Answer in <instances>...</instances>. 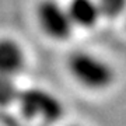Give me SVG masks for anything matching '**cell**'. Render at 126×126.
<instances>
[{
  "label": "cell",
  "instance_id": "8992f818",
  "mask_svg": "<svg viewBox=\"0 0 126 126\" xmlns=\"http://www.w3.org/2000/svg\"><path fill=\"white\" fill-rule=\"evenodd\" d=\"M18 88L16 86L14 77L0 74V107H7L17 101Z\"/></svg>",
  "mask_w": 126,
  "mask_h": 126
},
{
  "label": "cell",
  "instance_id": "52a82bcc",
  "mask_svg": "<svg viewBox=\"0 0 126 126\" xmlns=\"http://www.w3.org/2000/svg\"><path fill=\"white\" fill-rule=\"evenodd\" d=\"M99 13L107 18H116L126 10V0H97Z\"/></svg>",
  "mask_w": 126,
  "mask_h": 126
},
{
  "label": "cell",
  "instance_id": "6da1fadb",
  "mask_svg": "<svg viewBox=\"0 0 126 126\" xmlns=\"http://www.w3.org/2000/svg\"><path fill=\"white\" fill-rule=\"evenodd\" d=\"M67 70L80 86L88 90H105L115 81L112 66L104 59L84 50H77L69 55Z\"/></svg>",
  "mask_w": 126,
  "mask_h": 126
},
{
  "label": "cell",
  "instance_id": "277c9868",
  "mask_svg": "<svg viewBox=\"0 0 126 126\" xmlns=\"http://www.w3.org/2000/svg\"><path fill=\"white\" fill-rule=\"evenodd\" d=\"M25 66V52L18 41L10 36L0 38V74L16 77Z\"/></svg>",
  "mask_w": 126,
  "mask_h": 126
},
{
  "label": "cell",
  "instance_id": "7a4b0ae2",
  "mask_svg": "<svg viewBox=\"0 0 126 126\" xmlns=\"http://www.w3.org/2000/svg\"><path fill=\"white\" fill-rule=\"evenodd\" d=\"M17 102L23 115L30 119H41L52 123L63 116V105L60 99L44 88H28L20 91Z\"/></svg>",
  "mask_w": 126,
  "mask_h": 126
},
{
  "label": "cell",
  "instance_id": "5b68a950",
  "mask_svg": "<svg viewBox=\"0 0 126 126\" xmlns=\"http://www.w3.org/2000/svg\"><path fill=\"white\" fill-rule=\"evenodd\" d=\"M66 10L73 27L93 28L101 17L97 0H69Z\"/></svg>",
  "mask_w": 126,
  "mask_h": 126
},
{
  "label": "cell",
  "instance_id": "3957f363",
  "mask_svg": "<svg viewBox=\"0 0 126 126\" xmlns=\"http://www.w3.org/2000/svg\"><path fill=\"white\" fill-rule=\"evenodd\" d=\"M36 23L48 38L53 41H66L74 30L66 6L58 0H41L35 10Z\"/></svg>",
  "mask_w": 126,
  "mask_h": 126
}]
</instances>
